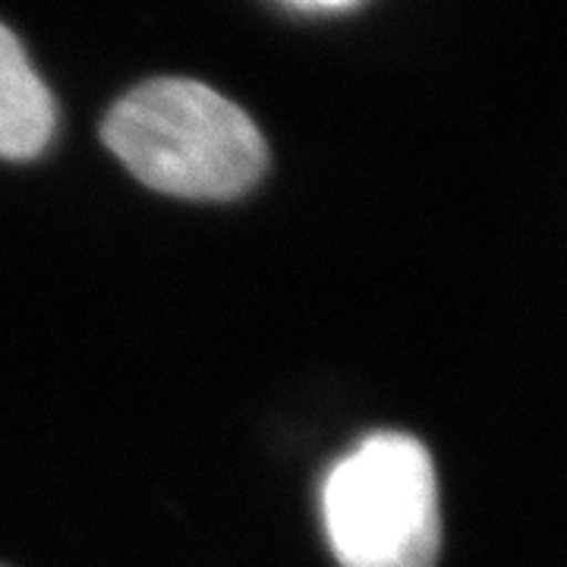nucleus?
<instances>
[{
  "mask_svg": "<svg viewBox=\"0 0 567 567\" xmlns=\"http://www.w3.org/2000/svg\"><path fill=\"white\" fill-rule=\"evenodd\" d=\"M107 148L145 186L181 199H234L268 167L244 107L193 80H152L107 111Z\"/></svg>",
  "mask_w": 567,
  "mask_h": 567,
  "instance_id": "1",
  "label": "nucleus"
},
{
  "mask_svg": "<svg viewBox=\"0 0 567 567\" xmlns=\"http://www.w3.org/2000/svg\"><path fill=\"white\" fill-rule=\"evenodd\" d=\"M322 524L341 567H435L442 511L432 454L404 432H372L322 483Z\"/></svg>",
  "mask_w": 567,
  "mask_h": 567,
  "instance_id": "2",
  "label": "nucleus"
},
{
  "mask_svg": "<svg viewBox=\"0 0 567 567\" xmlns=\"http://www.w3.org/2000/svg\"><path fill=\"white\" fill-rule=\"evenodd\" d=\"M54 133V102L17 35L0 25V158H35Z\"/></svg>",
  "mask_w": 567,
  "mask_h": 567,
  "instance_id": "3",
  "label": "nucleus"
},
{
  "mask_svg": "<svg viewBox=\"0 0 567 567\" xmlns=\"http://www.w3.org/2000/svg\"><path fill=\"white\" fill-rule=\"evenodd\" d=\"M297 7H322V10H334V7H350L357 0H293Z\"/></svg>",
  "mask_w": 567,
  "mask_h": 567,
  "instance_id": "4",
  "label": "nucleus"
},
{
  "mask_svg": "<svg viewBox=\"0 0 567 567\" xmlns=\"http://www.w3.org/2000/svg\"><path fill=\"white\" fill-rule=\"evenodd\" d=\"M0 567H3V565H0Z\"/></svg>",
  "mask_w": 567,
  "mask_h": 567,
  "instance_id": "5",
  "label": "nucleus"
}]
</instances>
